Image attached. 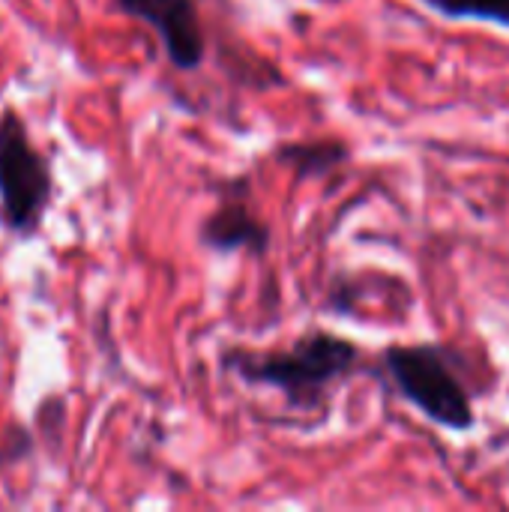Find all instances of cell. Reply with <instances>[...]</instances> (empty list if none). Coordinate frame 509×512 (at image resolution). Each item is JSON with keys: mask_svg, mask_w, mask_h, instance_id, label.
I'll return each instance as SVG.
<instances>
[{"mask_svg": "<svg viewBox=\"0 0 509 512\" xmlns=\"http://www.w3.org/2000/svg\"><path fill=\"white\" fill-rule=\"evenodd\" d=\"M360 348L336 333L309 330L285 351H243L222 354V369L252 387L279 390L294 411H324L330 390L351 378L360 366Z\"/></svg>", "mask_w": 509, "mask_h": 512, "instance_id": "cell-1", "label": "cell"}, {"mask_svg": "<svg viewBox=\"0 0 509 512\" xmlns=\"http://www.w3.org/2000/svg\"><path fill=\"white\" fill-rule=\"evenodd\" d=\"M387 378L420 414L450 432H471L477 423L471 396L438 345H393L381 357Z\"/></svg>", "mask_w": 509, "mask_h": 512, "instance_id": "cell-2", "label": "cell"}, {"mask_svg": "<svg viewBox=\"0 0 509 512\" xmlns=\"http://www.w3.org/2000/svg\"><path fill=\"white\" fill-rule=\"evenodd\" d=\"M51 198V174L18 114L0 117V216L12 231H33Z\"/></svg>", "mask_w": 509, "mask_h": 512, "instance_id": "cell-3", "label": "cell"}, {"mask_svg": "<svg viewBox=\"0 0 509 512\" xmlns=\"http://www.w3.org/2000/svg\"><path fill=\"white\" fill-rule=\"evenodd\" d=\"M117 6L120 12L141 18L156 30L168 60L177 69L192 72L201 66L207 51V36L195 0H117Z\"/></svg>", "mask_w": 509, "mask_h": 512, "instance_id": "cell-4", "label": "cell"}, {"mask_svg": "<svg viewBox=\"0 0 509 512\" xmlns=\"http://www.w3.org/2000/svg\"><path fill=\"white\" fill-rule=\"evenodd\" d=\"M201 243L216 252H255L264 255L270 246V228L258 219L249 198V180L237 177L219 186V204L201 225Z\"/></svg>", "mask_w": 509, "mask_h": 512, "instance_id": "cell-5", "label": "cell"}, {"mask_svg": "<svg viewBox=\"0 0 509 512\" xmlns=\"http://www.w3.org/2000/svg\"><path fill=\"white\" fill-rule=\"evenodd\" d=\"M273 159L279 165H288L294 177H324L333 174L348 159V144L336 138H315V141H294L279 144L273 150Z\"/></svg>", "mask_w": 509, "mask_h": 512, "instance_id": "cell-6", "label": "cell"}, {"mask_svg": "<svg viewBox=\"0 0 509 512\" xmlns=\"http://www.w3.org/2000/svg\"><path fill=\"white\" fill-rule=\"evenodd\" d=\"M432 12L447 18H471V21H492L509 27V0H423Z\"/></svg>", "mask_w": 509, "mask_h": 512, "instance_id": "cell-7", "label": "cell"}]
</instances>
